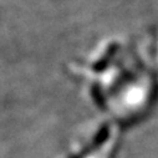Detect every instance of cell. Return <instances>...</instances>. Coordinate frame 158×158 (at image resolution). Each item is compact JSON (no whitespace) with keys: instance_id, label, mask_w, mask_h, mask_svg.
I'll return each instance as SVG.
<instances>
[]
</instances>
